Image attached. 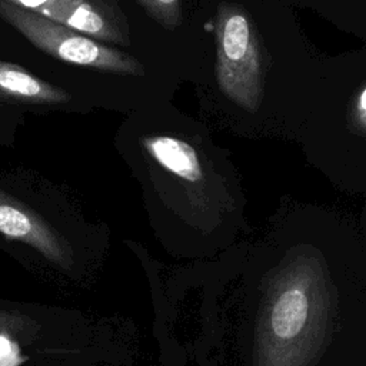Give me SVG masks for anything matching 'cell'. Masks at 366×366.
I'll list each match as a JSON object with an SVG mask.
<instances>
[{
	"label": "cell",
	"mask_w": 366,
	"mask_h": 366,
	"mask_svg": "<svg viewBox=\"0 0 366 366\" xmlns=\"http://www.w3.org/2000/svg\"><path fill=\"white\" fill-rule=\"evenodd\" d=\"M147 153L167 172L193 184L203 182V167L194 147L172 136H150L142 140Z\"/></svg>",
	"instance_id": "6"
},
{
	"label": "cell",
	"mask_w": 366,
	"mask_h": 366,
	"mask_svg": "<svg viewBox=\"0 0 366 366\" xmlns=\"http://www.w3.org/2000/svg\"><path fill=\"white\" fill-rule=\"evenodd\" d=\"M96 40L119 41V31L86 0H6Z\"/></svg>",
	"instance_id": "5"
},
{
	"label": "cell",
	"mask_w": 366,
	"mask_h": 366,
	"mask_svg": "<svg viewBox=\"0 0 366 366\" xmlns=\"http://www.w3.org/2000/svg\"><path fill=\"white\" fill-rule=\"evenodd\" d=\"M0 94L34 103H66L70 94L27 70L0 60Z\"/></svg>",
	"instance_id": "7"
},
{
	"label": "cell",
	"mask_w": 366,
	"mask_h": 366,
	"mask_svg": "<svg viewBox=\"0 0 366 366\" xmlns=\"http://www.w3.org/2000/svg\"><path fill=\"white\" fill-rule=\"evenodd\" d=\"M216 79L220 92L240 107L256 112L263 97L262 50L249 16L222 4L216 19Z\"/></svg>",
	"instance_id": "2"
},
{
	"label": "cell",
	"mask_w": 366,
	"mask_h": 366,
	"mask_svg": "<svg viewBox=\"0 0 366 366\" xmlns=\"http://www.w3.org/2000/svg\"><path fill=\"white\" fill-rule=\"evenodd\" d=\"M0 17L37 49L69 64L119 74L144 73L142 64L132 56L10 1L0 0Z\"/></svg>",
	"instance_id": "3"
},
{
	"label": "cell",
	"mask_w": 366,
	"mask_h": 366,
	"mask_svg": "<svg viewBox=\"0 0 366 366\" xmlns=\"http://www.w3.org/2000/svg\"><path fill=\"white\" fill-rule=\"evenodd\" d=\"M349 124L353 132L366 136V86L357 93L352 103Z\"/></svg>",
	"instance_id": "9"
},
{
	"label": "cell",
	"mask_w": 366,
	"mask_h": 366,
	"mask_svg": "<svg viewBox=\"0 0 366 366\" xmlns=\"http://www.w3.org/2000/svg\"><path fill=\"white\" fill-rule=\"evenodd\" d=\"M0 233L36 249L51 263L69 269L73 254L67 243L37 213L0 190Z\"/></svg>",
	"instance_id": "4"
},
{
	"label": "cell",
	"mask_w": 366,
	"mask_h": 366,
	"mask_svg": "<svg viewBox=\"0 0 366 366\" xmlns=\"http://www.w3.org/2000/svg\"><path fill=\"white\" fill-rule=\"evenodd\" d=\"M11 333H0V366H19L24 357Z\"/></svg>",
	"instance_id": "10"
},
{
	"label": "cell",
	"mask_w": 366,
	"mask_h": 366,
	"mask_svg": "<svg viewBox=\"0 0 366 366\" xmlns=\"http://www.w3.org/2000/svg\"><path fill=\"white\" fill-rule=\"evenodd\" d=\"M33 323L19 315V313H11V312H6V310H0V333L6 332V333H23L27 327H31Z\"/></svg>",
	"instance_id": "11"
},
{
	"label": "cell",
	"mask_w": 366,
	"mask_h": 366,
	"mask_svg": "<svg viewBox=\"0 0 366 366\" xmlns=\"http://www.w3.org/2000/svg\"><path fill=\"white\" fill-rule=\"evenodd\" d=\"M163 27L173 30L182 23L180 0H137Z\"/></svg>",
	"instance_id": "8"
},
{
	"label": "cell",
	"mask_w": 366,
	"mask_h": 366,
	"mask_svg": "<svg viewBox=\"0 0 366 366\" xmlns=\"http://www.w3.org/2000/svg\"><path fill=\"white\" fill-rule=\"evenodd\" d=\"M333 293L322 260L299 253L264 287L256 325L254 366H313L330 335Z\"/></svg>",
	"instance_id": "1"
}]
</instances>
